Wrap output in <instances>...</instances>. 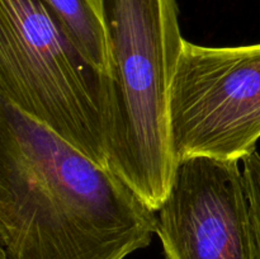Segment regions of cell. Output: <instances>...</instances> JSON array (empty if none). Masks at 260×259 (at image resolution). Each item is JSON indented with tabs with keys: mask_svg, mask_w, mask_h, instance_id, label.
I'll use <instances>...</instances> for the list:
<instances>
[{
	"mask_svg": "<svg viewBox=\"0 0 260 259\" xmlns=\"http://www.w3.org/2000/svg\"><path fill=\"white\" fill-rule=\"evenodd\" d=\"M156 211L107 165L0 101V250L7 259H126Z\"/></svg>",
	"mask_w": 260,
	"mask_h": 259,
	"instance_id": "obj_1",
	"label": "cell"
},
{
	"mask_svg": "<svg viewBox=\"0 0 260 259\" xmlns=\"http://www.w3.org/2000/svg\"><path fill=\"white\" fill-rule=\"evenodd\" d=\"M108 48V167L154 211L174 174L169 96L185 40L177 0H95Z\"/></svg>",
	"mask_w": 260,
	"mask_h": 259,
	"instance_id": "obj_2",
	"label": "cell"
},
{
	"mask_svg": "<svg viewBox=\"0 0 260 259\" xmlns=\"http://www.w3.org/2000/svg\"><path fill=\"white\" fill-rule=\"evenodd\" d=\"M0 101L108 167L107 75L42 0H0Z\"/></svg>",
	"mask_w": 260,
	"mask_h": 259,
	"instance_id": "obj_3",
	"label": "cell"
},
{
	"mask_svg": "<svg viewBox=\"0 0 260 259\" xmlns=\"http://www.w3.org/2000/svg\"><path fill=\"white\" fill-rule=\"evenodd\" d=\"M175 161H239L260 139V43L206 47L184 42L169 96Z\"/></svg>",
	"mask_w": 260,
	"mask_h": 259,
	"instance_id": "obj_4",
	"label": "cell"
},
{
	"mask_svg": "<svg viewBox=\"0 0 260 259\" xmlns=\"http://www.w3.org/2000/svg\"><path fill=\"white\" fill-rule=\"evenodd\" d=\"M156 235L165 259H256L239 161L179 160L156 211Z\"/></svg>",
	"mask_w": 260,
	"mask_h": 259,
	"instance_id": "obj_5",
	"label": "cell"
},
{
	"mask_svg": "<svg viewBox=\"0 0 260 259\" xmlns=\"http://www.w3.org/2000/svg\"><path fill=\"white\" fill-rule=\"evenodd\" d=\"M69 40L93 68L108 75L106 32L95 0H42Z\"/></svg>",
	"mask_w": 260,
	"mask_h": 259,
	"instance_id": "obj_6",
	"label": "cell"
},
{
	"mask_svg": "<svg viewBox=\"0 0 260 259\" xmlns=\"http://www.w3.org/2000/svg\"><path fill=\"white\" fill-rule=\"evenodd\" d=\"M243 161L244 184L250 210L256 259H260V154L258 151H254Z\"/></svg>",
	"mask_w": 260,
	"mask_h": 259,
	"instance_id": "obj_7",
	"label": "cell"
},
{
	"mask_svg": "<svg viewBox=\"0 0 260 259\" xmlns=\"http://www.w3.org/2000/svg\"><path fill=\"white\" fill-rule=\"evenodd\" d=\"M0 259H7V255H5L3 250H0Z\"/></svg>",
	"mask_w": 260,
	"mask_h": 259,
	"instance_id": "obj_8",
	"label": "cell"
}]
</instances>
